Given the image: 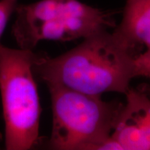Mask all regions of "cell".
<instances>
[{
	"label": "cell",
	"mask_w": 150,
	"mask_h": 150,
	"mask_svg": "<svg viewBox=\"0 0 150 150\" xmlns=\"http://www.w3.org/2000/svg\"><path fill=\"white\" fill-rule=\"evenodd\" d=\"M137 55L115 33L104 30L56 57L35 54L33 72L47 86L95 96L106 93L125 95L135 78Z\"/></svg>",
	"instance_id": "6da1fadb"
},
{
	"label": "cell",
	"mask_w": 150,
	"mask_h": 150,
	"mask_svg": "<svg viewBox=\"0 0 150 150\" xmlns=\"http://www.w3.org/2000/svg\"><path fill=\"white\" fill-rule=\"evenodd\" d=\"M47 87L52 109L50 149L122 150L110 135L124 104L61 86Z\"/></svg>",
	"instance_id": "7a4b0ae2"
},
{
	"label": "cell",
	"mask_w": 150,
	"mask_h": 150,
	"mask_svg": "<svg viewBox=\"0 0 150 150\" xmlns=\"http://www.w3.org/2000/svg\"><path fill=\"white\" fill-rule=\"evenodd\" d=\"M12 33L19 48L33 50L42 40L69 42L115 27L111 13L79 0H40L18 4Z\"/></svg>",
	"instance_id": "3957f363"
},
{
	"label": "cell",
	"mask_w": 150,
	"mask_h": 150,
	"mask_svg": "<svg viewBox=\"0 0 150 150\" xmlns=\"http://www.w3.org/2000/svg\"><path fill=\"white\" fill-rule=\"evenodd\" d=\"M33 50L0 43V93L7 150H28L40 142L41 107Z\"/></svg>",
	"instance_id": "277c9868"
},
{
	"label": "cell",
	"mask_w": 150,
	"mask_h": 150,
	"mask_svg": "<svg viewBox=\"0 0 150 150\" xmlns=\"http://www.w3.org/2000/svg\"><path fill=\"white\" fill-rule=\"evenodd\" d=\"M113 32L136 52L149 47L150 0H127L122 18Z\"/></svg>",
	"instance_id": "5b68a950"
},
{
	"label": "cell",
	"mask_w": 150,
	"mask_h": 150,
	"mask_svg": "<svg viewBox=\"0 0 150 150\" xmlns=\"http://www.w3.org/2000/svg\"><path fill=\"white\" fill-rule=\"evenodd\" d=\"M134 76L135 77L142 76L150 79V46L135 58Z\"/></svg>",
	"instance_id": "8992f818"
},
{
	"label": "cell",
	"mask_w": 150,
	"mask_h": 150,
	"mask_svg": "<svg viewBox=\"0 0 150 150\" xmlns=\"http://www.w3.org/2000/svg\"><path fill=\"white\" fill-rule=\"evenodd\" d=\"M17 5L18 0H0V39Z\"/></svg>",
	"instance_id": "52a82bcc"
},
{
	"label": "cell",
	"mask_w": 150,
	"mask_h": 150,
	"mask_svg": "<svg viewBox=\"0 0 150 150\" xmlns=\"http://www.w3.org/2000/svg\"><path fill=\"white\" fill-rule=\"evenodd\" d=\"M145 91L146 94L144 97L143 104H142V122L146 134L147 135L150 140V94L146 89Z\"/></svg>",
	"instance_id": "ba28073f"
},
{
	"label": "cell",
	"mask_w": 150,
	"mask_h": 150,
	"mask_svg": "<svg viewBox=\"0 0 150 150\" xmlns=\"http://www.w3.org/2000/svg\"><path fill=\"white\" fill-rule=\"evenodd\" d=\"M145 89L147 90V92L148 93H149V94H150V86H145Z\"/></svg>",
	"instance_id": "9c48e42d"
}]
</instances>
